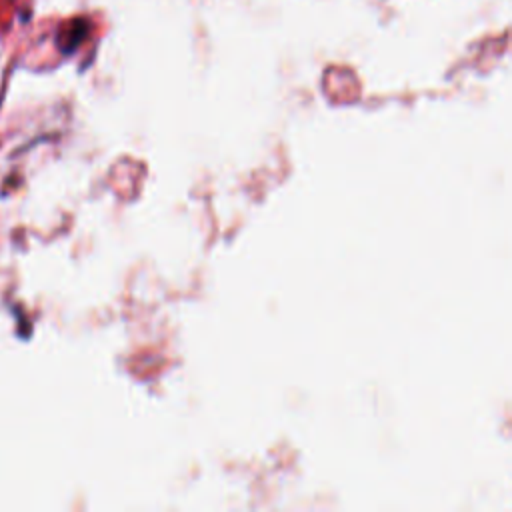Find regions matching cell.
<instances>
[{
	"instance_id": "6da1fadb",
	"label": "cell",
	"mask_w": 512,
	"mask_h": 512,
	"mask_svg": "<svg viewBox=\"0 0 512 512\" xmlns=\"http://www.w3.org/2000/svg\"><path fill=\"white\" fill-rule=\"evenodd\" d=\"M88 26L84 20H76L72 22V26H68V36L66 38H60V48L62 52H70L78 46V42L84 38Z\"/></svg>"
}]
</instances>
